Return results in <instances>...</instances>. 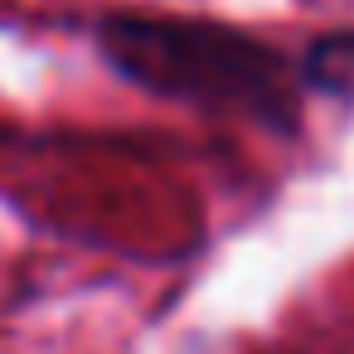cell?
Returning a JSON list of instances; mask_svg holds the SVG:
<instances>
[{"instance_id": "obj_1", "label": "cell", "mask_w": 354, "mask_h": 354, "mask_svg": "<svg viewBox=\"0 0 354 354\" xmlns=\"http://www.w3.org/2000/svg\"><path fill=\"white\" fill-rule=\"evenodd\" d=\"M93 49L122 83L151 97L233 112L277 136L301 131L296 59L243 25L170 10H107L93 20Z\"/></svg>"}, {"instance_id": "obj_2", "label": "cell", "mask_w": 354, "mask_h": 354, "mask_svg": "<svg viewBox=\"0 0 354 354\" xmlns=\"http://www.w3.org/2000/svg\"><path fill=\"white\" fill-rule=\"evenodd\" d=\"M296 83L310 97L354 102V25L349 30H320L296 54Z\"/></svg>"}]
</instances>
